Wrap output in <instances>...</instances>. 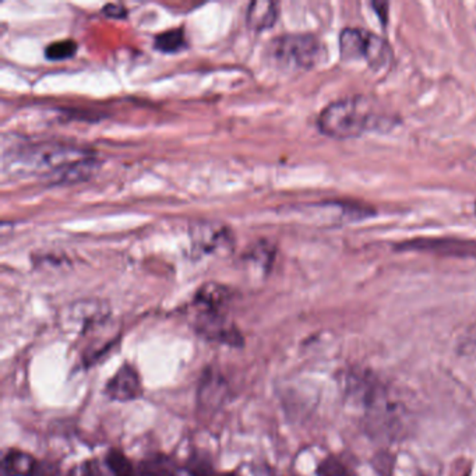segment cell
Listing matches in <instances>:
<instances>
[{"label":"cell","mask_w":476,"mask_h":476,"mask_svg":"<svg viewBox=\"0 0 476 476\" xmlns=\"http://www.w3.org/2000/svg\"><path fill=\"white\" fill-rule=\"evenodd\" d=\"M31 476H62V471L56 462L40 461Z\"/></svg>","instance_id":"20"},{"label":"cell","mask_w":476,"mask_h":476,"mask_svg":"<svg viewBox=\"0 0 476 476\" xmlns=\"http://www.w3.org/2000/svg\"><path fill=\"white\" fill-rule=\"evenodd\" d=\"M193 253L202 257L230 256L235 247L233 231L223 223H197L190 226Z\"/></svg>","instance_id":"7"},{"label":"cell","mask_w":476,"mask_h":476,"mask_svg":"<svg viewBox=\"0 0 476 476\" xmlns=\"http://www.w3.org/2000/svg\"><path fill=\"white\" fill-rule=\"evenodd\" d=\"M379 124L374 104L365 97H350L335 101L320 114V132L332 139L359 137Z\"/></svg>","instance_id":"2"},{"label":"cell","mask_w":476,"mask_h":476,"mask_svg":"<svg viewBox=\"0 0 476 476\" xmlns=\"http://www.w3.org/2000/svg\"><path fill=\"white\" fill-rule=\"evenodd\" d=\"M351 395L363 407V422L372 436L394 441L408 429V410L404 402L383 383L361 376L351 384Z\"/></svg>","instance_id":"1"},{"label":"cell","mask_w":476,"mask_h":476,"mask_svg":"<svg viewBox=\"0 0 476 476\" xmlns=\"http://www.w3.org/2000/svg\"><path fill=\"white\" fill-rule=\"evenodd\" d=\"M104 15H108V17L112 18H122L126 15V9H124L122 5H106L105 7H104Z\"/></svg>","instance_id":"21"},{"label":"cell","mask_w":476,"mask_h":476,"mask_svg":"<svg viewBox=\"0 0 476 476\" xmlns=\"http://www.w3.org/2000/svg\"><path fill=\"white\" fill-rule=\"evenodd\" d=\"M278 18V5L270 0H254L249 5L246 12V23L251 30H269Z\"/></svg>","instance_id":"14"},{"label":"cell","mask_w":476,"mask_h":476,"mask_svg":"<svg viewBox=\"0 0 476 476\" xmlns=\"http://www.w3.org/2000/svg\"><path fill=\"white\" fill-rule=\"evenodd\" d=\"M108 317V306H105L103 302L80 301L67 308L64 320L70 332L73 329L82 335H87L103 326Z\"/></svg>","instance_id":"8"},{"label":"cell","mask_w":476,"mask_h":476,"mask_svg":"<svg viewBox=\"0 0 476 476\" xmlns=\"http://www.w3.org/2000/svg\"><path fill=\"white\" fill-rule=\"evenodd\" d=\"M340 52L347 61H365L373 69L386 66L392 52L380 36L361 28H345L340 35Z\"/></svg>","instance_id":"5"},{"label":"cell","mask_w":476,"mask_h":476,"mask_svg":"<svg viewBox=\"0 0 476 476\" xmlns=\"http://www.w3.org/2000/svg\"><path fill=\"white\" fill-rule=\"evenodd\" d=\"M212 476H241L236 471H226V472H220V471L215 470L212 473Z\"/></svg>","instance_id":"22"},{"label":"cell","mask_w":476,"mask_h":476,"mask_svg":"<svg viewBox=\"0 0 476 476\" xmlns=\"http://www.w3.org/2000/svg\"><path fill=\"white\" fill-rule=\"evenodd\" d=\"M475 212H476V204H475Z\"/></svg>","instance_id":"24"},{"label":"cell","mask_w":476,"mask_h":476,"mask_svg":"<svg viewBox=\"0 0 476 476\" xmlns=\"http://www.w3.org/2000/svg\"><path fill=\"white\" fill-rule=\"evenodd\" d=\"M75 52H77V44L73 40H64L52 43L45 49V56L49 61H64L74 56Z\"/></svg>","instance_id":"18"},{"label":"cell","mask_w":476,"mask_h":476,"mask_svg":"<svg viewBox=\"0 0 476 476\" xmlns=\"http://www.w3.org/2000/svg\"><path fill=\"white\" fill-rule=\"evenodd\" d=\"M291 476H296V475H291Z\"/></svg>","instance_id":"25"},{"label":"cell","mask_w":476,"mask_h":476,"mask_svg":"<svg viewBox=\"0 0 476 476\" xmlns=\"http://www.w3.org/2000/svg\"><path fill=\"white\" fill-rule=\"evenodd\" d=\"M67 476H111L103 460L90 459L74 465Z\"/></svg>","instance_id":"17"},{"label":"cell","mask_w":476,"mask_h":476,"mask_svg":"<svg viewBox=\"0 0 476 476\" xmlns=\"http://www.w3.org/2000/svg\"><path fill=\"white\" fill-rule=\"evenodd\" d=\"M103 461L111 476H137V464H134L122 450H108Z\"/></svg>","instance_id":"15"},{"label":"cell","mask_w":476,"mask_h":476,"mask_svg":"<svg viewBox=\"0 0 476 476\" xmlns=\"http://www.w3.org/2000/svg\"><path fill=\"white\" fill-rule=\"evenodd\" d=\"M90 157V151L64 144H38L10 155V168L28 175L58 181L62 174Z\"/></svg>","instance_id":"3"},{"label":"cell","mask_w":476,"mask_h":476,"mask_svg":"<svg viewBox=\"0 0 476 476\" xmlns=\"http://www.w3.org/2000/svg\"><path fill=\"white\" fill-rule=\"evenodd\" d=\"M40 464L31 452L9 449L2 459V476H31Z\"/></svg>","instance_id":"13"},{"label":"cell","mask_w":476,"mask_h":476,"mask_svg":"<svg viewBox=\"0 0 476 476\" xmlns=\"http://www.w3.org/2000/svg\"><path fill=\"white\" fill-rule=\"evenodd\" d=\"M347 471L341 465V462L337 459L332 457V459L324 460L322 464L317 468V476H345Z\"/></svg>","instance_id":"19"},{"label":"cell","mask_w":476,"mask_h":476,"mask_svg":"<svg viewBox=\"0 0 476 476\" xmlns=\"http://www.w3.org/2000/svg\"><path fill=\"white\" fill-rule=\"evenodd\" d=\"M324 56L322 43L312 34H285L269 45V59L285 72L311 70Z\"/></svg>","instance_id":"4"},{"label":"cell","mask_w":476,"mask_h":476,"mask_svg":"<svg viewBox=\"0 0 476 476\" xmlns=\"http://www.w3.org/2000/svg\"><path fill=\"white\" fill-rule=\"evenodd\" d=\"M104 394L112 402H136L142 398L144 389H143L142 377L136 366L129 362H124L115 374L106 382Z\"/></svg>","instance_id":"9"},{"label":"cell","mask_w":476,"mask_h":476,"mask_svg":"<svg viewBox=\"0 0 476 476\" xmlns=\"http://www.w3.org/2000/svg\"><path fill=\"white\" fill-rule=\"evenodd\" d=\"M183 467L165 452H151L137 462V476H182Z\"/></svg>","instance_id":"12"},{"label":"cell","mask_w":476,"mask_h":476,"mask_svg":"<svg viewBox=\"0 0 476 476\" xmlns=\"http://www.w3.org/2000/svg\"><path fill=\"white\" fill-rule=\"evenodd\" d=\"M233 293L221 283H208L203 285L193 299L197 311H228Z\"/></svg>","instance_id":"11"},{"label":"cell","mask_w":476,"mask_h":476,"mask_svg":"<svg viewBox=\"0 0 476 476\" xmlns=\"http://www.w3.org/2000/svg\"><path fill=\"white\" fill-rule=\"evenodd\" d=\"M228 383L218 369L208 366L203 372L199 386V402L202 407L213 410L221 407L228 397Z\"/></svg>","instance_id":"10"},{"label":"cell","mask_w":476,"mask_h":476,"mask_svg":"<svg viewBox=\"0 0 476 476\" xmlns=\"http://www.w3.org/2000/svg\"><path fill=\"white\" fill-rule=\"evenodd\" d=\"M379 6H380V4H373V7L374 9L377 10V13H379L380 15H383L384 12L383 10H379ZM382 7H383V9H386V7H389V5L382 4Z\"/></svg>","instance_id":"23"},{"label":"cell","mask_w":476,"mask_h":476,"mask_svg":"<svg viewBox=\"0 0 476 476\" xmlns=\"http://www.w3.org/2000/svg\"><path fill=\"white\" fill-rule=\"evenodd\" d=\"M186 46L182 30H169L155 38V49L163 54H176Z\"/></svg>","instance_id":"16"},{"label":"cell","mask_w":476,"mask_h":476,"mask_svg":"<svg viewBox=\"0 0 476 476\" xmlns=\"http://www.w3.org/2000/svg\"><path fill=\"white\" fill-rule=\"evenodd\" d=\"M226 312L228 311H196L192 326L196 334L208 342L242 348L244 345L243 335L235 322L228 319Z\"/></svg>","instance_id":"6"}]
</instances>
